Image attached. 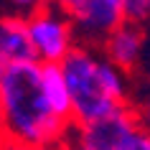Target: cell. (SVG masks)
Here are the masks:
<instances>
[{
    "label": "cell",
    "instance_id": "obj_1",
    "mask_svg": "<svg viewBox=\"0 0 150 150\" xmlns=\"http://www.w3.org/2000/svg\"><path fill=\"white\" fill-rule=\"evenodd\" d=\"M3 140L61 148L69 140L74 122L54 115L43 87L41 61H13L0 79Z\"/></svg>",
    "mask_w": 150,
    "mask_h": 150
},
{
    "label": "cell",
    "instance_id": "obj_2",
    "mask_svg": "<svg viewBox=\"0 0 150 150\" xmlns=\"http://www.w3.org/2000/svg\"><path fill=\"white\" fill-rule=\"evenodd\" d=\"M74 102V125H87L130 104L127 74L94 46L76 43L61 61Z\"/></svg>",
    "mask_w": 150,
    "mask_h": 150
},
{
    "label": "cell",
    "instance_id": "obj_3",
    "mask_svg": "<svg viewBox=\"0 0 150 150\" xmlns=\"http://www.w3.org/2000/svg\"><path fill=\"white\" fill-rule=\"evenodd\" d=\"M25 18H28L33 51L41 64H61L79 43L71 13L54 5L51 0L31 10Z\"/></svg>",
    "mask_w": 150,
    "mask_h": 150
},
{
    "label": "cell",
    "instance_id": "obj_4",
    "mask_svg": "<svg viewBox=\"0 0 150 150\" xmlns=\"http://www.w3.org/2000/svg\"><path fill=\"white\" fill-rule=\"evenodd\" d=\"M140 132L142 125L137 120L135 107L125 104V107H120L94 122L74 125L69 137L81 150H130Z\"/></svg>",
    "mask_w": 150,
    "mask_h": 150
},
{
    "label": "cell",
    "instance_id": "obj_5",
    "mask_svg": "<svg viewBox=\"0 0 150 150\" xmlns=\"http://www.w3.org/2000/svg\"><path fill=\"white\" fill-rule=\"evenodd\" d=\"M79 43L99 48L112 31L127 21L125 0H79L71 10Z\"/></svg>",
    "mask_w": 150,
    "mask_h": 150
},
{
    "label": "cell",
    "instance_id": "obj_6",
    "mask_svg": "<svg viewBox=\"0 0 150 150\" xmlns=\"http://www.w3.org/2000/svg\"><path fill=\"white\" fill-rule=\"evenodd\" d=\"M142 48H145V25L125 21L117 31H112L104 38L99 51L115 66H120L125 74H137L140 59H142Z\"/></svg>",
    "mask_w": 150,
    "mask_h": 150
},
{
    "label": "cell",
    "instance_id": "obj_7",
    "mask_svg": "<svg viewBox=\"0 0 150 150\" xmlns=\"http://www.w3.org/2000/svg\"><path fill=\"white\" fill-rule=\"evenodd\" d=\"M0 56L8 64L33 61L36 59L31 31H28V18L25 16H3L0 18Z\"/></svg>",
    "mask_w": 150,
    "mask_h": 150
},
{
    "label": "cell",
    "instance_id": "obj_8",
    "mask_svg": "<svg viewBox=\"0 0 150 150\" xmlns=\"http://www.w3.org/2000/svg\"><path fill=\"white\" fill-rule=\"evenodd\" d=\"M41 87H43V94H46L54 115L74 122V102H71L69 81L64 76L61 64H41Z\"/></svg>",
    "mask_w": 150,
    "mask_h": 150
},
{
    "label": "cell",
    "instance_id": "obj_9",
    "mask_svg": "<svg viewBox=\"0 0 150 150\" xmlns=\"http://www.w3.org/2000/svg\"><path fill=\"white\" fill-rule=\"evenodd\" d=\"M125 13L130 23L150 25V0H125Z\"/></svg>",
    "mask_w": 150,
    "mask_h": 150
},
{
    "label": "cell",
    "instance_id": "obj_10",
    "mask_svg": "<svg viewBox=\"0 0 150 150\" xmlns=\"http://www.w3.org/2000/svg\"><path fill=\"white\" fill-rule=\"evenodd\" d=\"M135 107V112H137V120H140V125L145 132H150V94H145V99L142 102H130Z\"/></svg>",
    "mask_w": 150,
    "mask_h": 150
},
{
    "label": "cell",
    "instance_id": "obj_11",
    "mask_svg": "<svg viewBox=\"0 0 150 150\" xmlns=\"http://www.w3.org/2000/svg\"><path fill=\"white\" fill-rule=\"evenodd\" d=\"M0 150H61V148H46V145H28V142H13V140H3Z\"/></svg>",
    "mask_w": 150,
    "mask_h": 150
},
{
    "label": "cell",
    "instance_id": "obj_12",
    "mask_svg": "<svg viewBox=\"0 0 150 150\" xmlns=\"http://www.w3.org/2000/svg\"><path fill=\"white\" fill-rule=\"evenodd\" d=\"M130 150H150V132H145L142 130L140 135H137V140H135V145Z\"/></svg>",
    "mask_w": 150,
    "mask_h": 150
},
{
    "label": "cell",
    "instance_id": "obj_13",
    "mask_svg": "<svg viewBox=\"0 0 150 150\" xmlns=\"http://www.w3.org/2000/svg\"><path fill=\"white\" fill-rule=\"evenodd\" d=\"M10 3H13V5H18V8H23V10H28V13H31V10H36L38 5H43L46 0H10Z\"/></svg>",
    "mask_w": 150,
    "mask_h": 150
},
{
    "label": "cell",
    "instance_id": "obj_14",
    "mask_svg": "<svg viewBox=\"0 0 150 150\" xmlns=\"http://www.w3.org/2000/svg\"><path fill=\"white\" fill-rule=\"evenodd\" d=\"M51 3H54V5H59V8H64V10H74V5H76V3H79V0H51Z\"/></svg>",
    "mask_w": 150,
    "mask_h": 150
},
{
    "label": "cell",
    "instance_id": "obj_15",
    "mask_svg": "<svg viewBox=\"0 0 150 150\" xmlns=\"http://www.w3.org/2000/svg\"><path fill=\"white\" fill-rule=\"evenodd\" d=\"M5 66H8V61L0 56V79H3V74H5Z\"/></svg>",
    "mask_w": 150,
    "mask_h": 150
},
{
    "label": "cell",
    "instance_id": "obj_16",
    "mask_svg": "<svg viewBox=\"0 0 150 150\" xmlns=\"http://www.w3.org/2000/svg\"><path fill=\"white\" fill-rule=\"evenodd\" d=\"M0 142H3V112H0Z\"/></svg>",
    "mask_w": 150,
    "mask_h": 150
}]
</instances>
